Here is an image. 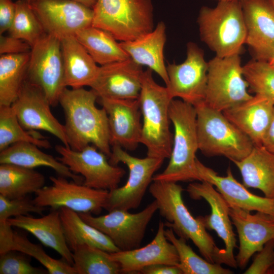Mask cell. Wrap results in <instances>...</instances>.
I'll use <instances>...</instances> for the list:
<instances>
[{
    "mask_svg": "<svg viewBox=\"0 0 274 274\" xmlns=\"http://www.w3.org/2000/svg\"><path fill=\"white\" fill-rule=\"evenodd\" d=\"M97 98L92 89L66 87L58 104L64 113V125L70 147L80 151L92 145L109 158L112 149L108 118L104 108L96 106Z\"/></svg>",
    "mask_w": 274,
    "mask_h": 274,
    "instance_id": "6da1fadb",
    "label": "cell"
},
{
    "mask_svg": "<svg viewBox=\"0 0 274 274\" xmlns=\"http://www.w3.org/2000/svg\"><path fill=\"white\" fill-rule=\"evenodd\" d=\"M149 191L166 221L164 225L178 237L191 240L207 261L221 264L222 249L216 246L198 217L194 218L188 210L182 198V187L176 182L153 181Z\"/></svg>",
    "mask_w": 274,
    "mask_h": 274,
    "instance_id": "7a4b0ae2",
    "label": "cell"
},
{
    "mask_svg": "<svg viewBox=\"0 0 274 274\" xmlns=\"http://www.w3.org/2000/svg\"><path fill=\"white\" fill-rule=\"evenodd\" d=\"M169 116L174 128L169 161L153 181L176 182L200 181L196 164L198 150L195 108L181 99H173Z\"/></svg>",
    "mask_w": 274,
    "mask_h": 274,
    "instance_id": "3957f363",
    "label": "cell"
},
{
    "mask_svg": "<svg viewBox=\"0 0 274 274\" xmlns=\"http://www.w3.org/2000/svg\"><path fill=\"white\" fill-rule=\"evenodd\" d=\"M152 71L144 72L139 100L143 117L141 143L147 150V156L169 158L173 134L170 130L169 108L173 98L166 87L154 80Z\"/></svg>",
    "mask_w": 274,
    "mask_h": 274,
    "instance_id": "277c9868",
    "label": "cell"
},
{
    "mask_svg": "<svg viewBox=\"0 0 274 274\" xmlns=\"http://www.w3.org/2000/svg\"><path fill=\"white\" fill-rule=\"evenodd\" d=\"M201 40L216 56L239 55L246 39L241 1H219L215 8L203 6L197 17Z\"/></svg>",
    "mask_w": 274,
    "mask_h": 274,
    "instance_id": "5b68a950",
    "label": "cell"
},
{
    "mask_svg": "<svg viewBox=\"0 0 274 274\" xmlns=\"http://www.w3.org/2000/svg\"><path fill=\"white\" fill-rule=\"evenodd\" d=\"M199 150L204 155L224 156L232 162L239 161L251 152V140L224 115L204 102L194 107Z\"/></svg>",
    "mask_w": 274,
    "mask_h": 274,
    "instance_id": "8992f818",
    "label": "cell"
},
{
    "mask_svg": "<svg viewBox=\"0 0 274 274\" xmlns=\"http://www.w3.org/2000/svg\"><path fill=\"white\" fill-rule=\"evenodd\" d=\"M92 9V25L120 42L133 40L154 28L151 0H97Z\"/></svg>",
    "mask_w": 274,
    "mask_h": 274,
    "instance_id": "52a82bcc",
    "label": "cell"
},
{
    "mask_svg": "<svg viewBox=\"0 0 274 274\" xmlns=\"http://www.w3.org/2000/svg\"><path fill=\"white\" fill-rule=\"evenodd\" d=\"M109 162L114 165L121 162L129 170L126 183L109 191L104 209L129 211L141 204L147 188L153 181L154 173L161 167L164 159L147 156L140 158L128 154L119 145L112 146Z\"/></svg>",
    "mask_w": 274,
    "mask_h": 274,
    "instance_id": "ba28073f",
    "label": "cell"
},
{
    "mask_svg": "<svg viewBox=\"0 0 274 274\" xmlns=\"http://www.w3.org/2000/svg\"><path fill=\"white\" fill-rule=\"evenodd\" d=\"M208 63L204 102L209 107L223 112L253 96L248 90L249 85L244 76L239 55L215 56Z\"/></svg>",
    "mask_w": 274,
    "mask_h": 274,
    "instance_id": "9c48e42d",
    "label": "cell"
},
{
    "mask_svg": "<svg viewBox=\"0 0 274 274\" xmlns=\"http://www.w3.org/2000/svg\"><path fill=\"white\" fill-rule=\"evenodd\" d=\"M26 79L41 88L51 106L58 104L66 88L61 40L46 33L31 47Z\"/></svg>",
    "mask_w": 274,
    "mask_h": 274,
    "instance_id": "30bf717a",
    "label": "cell"
},
{
    "mask_svg": "<svg viewBox=\"0 0 274 274\" xmlns=\"http://www.w3.org/2000/svg\"><path fill=\"white\" fill-rule=\"evenodd\" d=\"M157 211L158 206L154 200L134 214L121 210L99 216L89 213L78 214L85 222L106 234L120 251H125L140 247L147 226Z\"/></svg>",
    "mask_w": 274,
    "mask_h": 274,
    "instance_id": "8fae6325",
    "label": "cell"
},
{
    "mask_svg": "<svg viewBox=\"0 0 274 274\" xmlns=\"http://www.w3.org/2000/svg\"><path fill=\"white\" fill-rule=\"evenodd\" d=\"M55 150L60 155L57 159L71 172L82 176L83 184L89 187L110 191L118 187L125 174L123 168L111 164L109 157L94 145L80 151L57 145Z\"/></svg>",
    "mask_w": 274,
    "mask_h": 274,
    "instance_id": "7c38bea8",
    "label": "cell"
},
{
    "mask_svg": "<svg viewBox=\"0 0 274 274\" xmlns=\"http://www.w3.org/2000/svg\"><path fill=\"white\" fill-rule=\"evenodd\" d=\"M59 176H50L51 185L44 186L35 194V202L51 210L64 207L77 213L99 215L105 203L109 191L89 187Z\"/></svg>",
    "mask_w": 274,
    "mask_h": 274,
    "instance_id": "4fadbf2b",
    "label": "cell"
},
{
    "mask_svg": "<svg viewBox=\"0 0 274 274\" xmlns=\"http://www.w3.org/2000/svg\"><path fill=\"white\" fill-rule=\"evenodd\" d=\"M208 69L203 51L195 43L188 42L185 61L166 66L168 83L166 87L171 98L178 97L194 107L204 102Z\"/></svg>",
    "mask_w": 274,
    "mask_h": 274,
    "instance_id": "5bb4252c",
    "label": "cell"
},
{
    "mask_svg": "<svg viewBox=\"0 0 274 274\" xmlns=\"http://www.w3.org/2000/svg\"><path fill=\"white\" fill-rule=\"evenodd\" d=\"M45 32L60 40L92 25L93 10L73 0H32L30 3Z\"/></svg>",
    "mask_w": 274,
    "mask_h": 274,
    "instance_id": "9a60e30c",
    "label": "cell"
},
{
    "mask_svg": "<svg viewBox=\"0 0 274 274\" xmlns=\"http://www.w3.org/2000/svg\"><path fill=\"white\" fill-rule=\"evenodd\" d=\"M211 183L201 181L190 183L186 191L193 199H204L210 205L211 213L198 218L206 229L216 231L223 241L225 248L221 253V264L236 268L237 267L233 251L236 247L235 234L229 215L230 207L222 194Z\"/></svg>",
    "mask_w": 274,
    "mask_h": 274,
    "instance_id": "2e32d148",
    "label": "cell"
},
{
    "mask_svg": "<svg viewBox=\"0 0 274 274\" xmlns=\"http://www.w3.org/2000/svg\"><path fill=\"white\" fill-rule=\"evenodd\" d=\"M51 105L41 88L25 79L11 105L21 126L27 130H44L70 147L64 125L53 115Z\"/></svg>",
    "mask_w": 274,
    "mask_h": 274,
    "instance_id": "e0dca14e",
    "label": "cell"
},
{
    "mask_svg": "<svg viewBox=\"0 0 274 274\" xmlns=\"http://www.w3.org/2000/svg\"><path fill=\"white\" fill-rule=\"evenodd\" d=\"M241 2L246 28L245 44L253 59L267 61L274 55V6L271 0Z\"/></svg>",
    "mask_w": 274,
    "mask_h": 274,
    "instance_id": "ac0fdd59",
    "label": "cell"
},
{
    "mask_svg": "<svg viewBox=\"0 0 274 274\" xmlns=\"http://www.w3.org/2000/svg\"><path fill=\"white\" fill-rule=\"evenodd\" d=\"M144 72L130 58L100 65L90 87L98 98L138 99Z\"/></svg>",
    "mask_w": 274,
    "mask_h": 274,
    "instance_id": "d6986e66",
    "label": "cell"
},
{
    "mask_svg": "<svg viewBox=\"0 0 274 274\" xmlns=\"http://www.w3.org/2000/svg\"><path fill=\"white\" fill-rule=\"evenodd\" d=\"M229 215L239 239L236 261L237 266L244 269L251 257L274 238V217L261 212L252 214L235 207H230Z\"/></svg>",
    "mask_w": 274,
    "mask_h": 274,
    "instance_id": "ffe728a7",
    "label": "cell"
},
{
    "mask_svg": "<svg viewBox=\"0 0 274 274\" xmlns=\"http://www.w3.org/2000/svg\"><path fill=\"white\" fill-rule=\"evenodd\" d=\"M99 99L108 115L111 145L135 150L141 143L142 128L139 98Z\"/></svg>",
    "mask_w": 274,
    "mask_h": 274,
    "instance_id": "44dd1931",
    "label": "cell"
},
{
    "mask_svg": "<svg viewBox=\"0 0 274 274\" xmlns=\"http://www.w3.org/2000/svg\"><path fill=\"white\" fill-rule=\"evenodd\" d=\"M164 227V223L160 221L155 237L144 247L110 253L112 259L120 264L122 273H140L144 268L155 264L178 266L177 251L166 237Z\"/></svg>",
    "mask_w": 274,
    "mask_h": 274,
    "instance_id": "7402d4cb",
    "label": "cell"
},
{
    "mask_svg": "<svg viewBox=\"0 0 274 274\" xmlns=\"http://www.w3.org/2000/svg\"><path fill=\"white\" fill-rule=\"evenodd\" d=\"M196 164L200 181H207L216 187L229 207H235L250 212H261L274 217V198L251 193L234 178L230 167L227 170V175L222 177L197 158Z\"/></svg>",
    "mask_w": 274,
    "mask_h": 274,
    "instance_id": "603a6c76",
    "label": "cell"
},
{
    "mask_svg": "<svg viewBox=\"0 0 274 274\" xmlns=\"http://www.w3.org/2000/svg\"><path fill=\"white\" fill-rule=\"evenodd\" d=\"M223 113L251 140L254 146H260L273 117L274 104L263 96L255 94Z\"/></svg>",
    "mask_w": 274,
    "mask_h": 274,
    "instance_id": "cb8c5ba5",
    "label": "cell"
},
{
    "mask_svg": "<svg viewBox=\"0 0 274 274\" xmlns=\"http://www.w3.org/2000/svg\"><path fill=\"white\" fill-rule=\"evenodd\" d=\"M12 227L23 229L33 235L44 245L56 251L63 259L73 265L72 252L65 237L59 209L52 210L40 218L20 215L7 219Z\"/></svg>",
    "mask_w": 274,
    "mask_h": 274,
    "instance_id": "d4e9b609",
    "label": "cell"
},
{
    "mask_svg": "<svg viewBox=\"0 0 274 274\" xmlns=\"http://www.w3.org/2000/svg\"><path fill=\"white\" fill-rule=\"evenodd\" d=\"M166 39V26L160 21L152 30L120 44L131 59L155 72L167 85L168 77L163 55Z\"/></svg>",
    "mask_w": 274,
    "mask_h": 274,
    "instance_id": "484cf974",
    "label": "cell"
},
{
    "mask_svg": "<svg viewBox=\"0 0 274 274\" xmlns=\"http://www.w3.org/2000/svg\"><path fill=\"white\" fill-rule=\"evenodd\" d=\"M61 47L66 87H90L97 76L99 66L75 36L61 40Z\"/></svg>",
    "mask_w": 274,
    "mask_h": 274,
    "instance_id": "4316f807",
    "label": "cell"
},
{
    "mask_svg": "<svg viewBox=\"0 0 274 274\" xmlns=\"http://www.w3.org/2000/svg\"><path fill=\"white\" fill-rule=\"evenodd\" d=\"M246 188L260 190L265 197L274 198V154L262 145L254 146L245 158L233 162Z\"/></svg>",
    "mask_w": 274,
    "mask_h": 274,
    "instance_id": "83f0119b",
    "label": "cell"
},
{
    "mask_svg": "<svg viewBox=\"0 0 274 274\" xmlns=\"http://www.w3.org/2000/svg\"><path fill=\"white\" fill-rule=\"evenodd\" d=\"M39 148L29 142L13 144L0 151V163L15 164L30 168L48 167L55 170L59 176L83 184L84 178L82 176L74 174L57 158L43 152Z\"/></svg>",
    "mask_w": 274,
    "mask_h": 274,
    "instance_id": "f1b7e54d",
    "label": "cell"
},
{
    "mask_svg": "<svg viewBox=\"0 0 274 274\" xmlns=\"http://www.w3.org/2000/svg\"><path fill=\"white\" fill-rule=\"evenodd\" d=\"M59 209L66 241L71 251L87 244L109 253L120 251L106 234L85 222L78 213L64 207Z\"/></svg>",
    "mask_w": 274,
    "mask_h": 274,
    "instance_id": "f546056e",
    "label": "cell"
},
{
    "mask_svg": "<svg viewBox=\"0 0 274 274\" xmlns=\"http://www.w3.org/2000/svg\"><path fill=\"white\" fill-rule=\"evenodd\" d=\"M75 37L95 62L100 65L130 58L120 43L102 29L91 25L77 32Z\"/></svg>",
    "mask_w": 274,
    "mask_h": 274,
    "instance_id": "4dcf8cb0",
    "label": "cell"
},
{
    "mask_svg": "<svg viewBox=\"0 0 274 274\" xmlns=\"http://www.w3.org/2000/svg\"><path fill=\"white\" fill-rule=\"evenodd\" d=\"M44 176L34 168L12 164L0 165V195L10 199L35 193L44 186Z\"/></svg>",
    "mask_w": 274,
    "mask_h": 274,
    "instance_id": "1f68e13d",
    "label": "cell"
},
{
    "mask_svg": "<svg viewBox=\"0 0 274 274\" xmlns=\"http://www.w3.org/2000/svg\"><path fill=\"white\" fill-rule=\"evenodd\" d=\"M30 52L0 56V106H11L26 79Z\"/></svg>",
    "mask_w": 274,
    "mask_h": 274,
    "instance_id": "d6a6232c",
    "label": "cell"
},
{
    "mask_svg": "<svg viewBox=\"0 0 274 274\" xmlns=\"http://www.w3.org/2000/svg\"><path fill=\"white\" fill-rule=\"evenodd\" d=\"M72 252L77 274L122 273L120 264L112 259L110 253L100 248L83 244Z\"/></svg>",
    "mask_w": 274,
    "mask_h": 274,
    "instance_id": "836d02e7",
    "label": "cell"
},
{
    "mask_svg": "<svg viewBox=\"0 0 274 274\" xmlns=\"http://www.w3.org/2000/svg\"><path fill=\"white\" fill-rule=\"evenodd\" d=\"M19 142H29L46 149L51 147L37 131L27 130L21 126L11 106H0V151Z\"/></svg>",
    "mask_w": 274,
    "mask_h": 274,
    "instance_id": "e575fe53",
    "label": "cell"
},
{
    "mask_svg": "<svg viewBox=\"0 0 274 274\" xmlns=\"http://www.w3.org/2000/svg\"><path fill=\"white\" fill-rule=\"evenodd\" d=\"M166 237L175 247L179 263L178 267L183 274H231L233 271L213 263L197 255L187 244L185 239L177 237L170 228L165 230Z\"/></svg>",
    "mask_w": 274,
    "mask_h": 274,
    "instance_id": "d590c367",
    "label": "cell"
},
{
    "mask_svg": "<svg viewBox=\"0 0 274 274\" xmlns=\"http://www.w3.org/2000/svg\"><path fill=\"white\" fill-rule=\"evenodd\" d=\"M15 4L16 13L8 30L9 35L26 41L32 47L46 33L29 3L18 0Z\"/></svg>",
    "mask_w": 274,
    "mask_h": 274,
    "instance_id": "8d00e7d4",
    "label": "cell"
},
{
    "mask_svg": "<svg viewBox=\"0 0 274 274\" xmlns=\"http://www.w3.org/2000/svg\"><path fill=\"white\" fill-rule=\"evenodd\" d=\"M10 250H16L32 257L42 264L50 274H77L73 266L64 259H54L48 255L42 247L31 243L27 236L14 231Z\"/></svg>",
    "mask_w": 274,
    "mask_h": 274,
    "instance_id": "74e56055",
    "label": "cell"
},
{
    "mask_svg": "<svg viewBox=\"0 0 274 274\" xmlns=\"http://www.w3.org/2000/svg\"><path fill=\"white\" fill-rule=\"evenodd\" d=\"M243 74L250 91L274 104V68L267 61L253 59L243 65Z\"/></svg>",
    "mask_w": 274,
    "mask_h": 274,
    "instance_id": "f35d334b",
    "label": "cell"
},
{
    "mask_svg": "<svg viewBox=\"0 0 274 274\" xmlns=\"http://www.w3.org/2000/svg\"><path fill=\"white\" fill-rule=\"evenodd\" d=\"M26 254L10 250L0 254V274H46L48 270L35 267Z\"/></svg>",
    "mask_w": 274,
    "mask_h": 274,
    "instance_id": "ab89813d",
    "label": "cell"
},
{
    "mask_svg": "<svg viewBox=\"0 0 274 274\" xmlns=\"http://www.w3.org/2000/svg\"><path fill=\"white\" fill-rule=\"evenodd\" d=\"M46 210L47 208L38 206L27 196L10 199L0 195V221L30 213L42 215Z\"/></svg>",
    "mask_w": 274,
    "mask_h": 274,
    "instance_id": "60d3db41",
    "label": "cell"
},
{
    "mask_svg": "<svg viewBox=\"0 0 274 274\" xmlns=\"http://www.w3.org/2000/svg\"><path fill=\"white\" fill-rule=\"evenodd\" d=\"M244 273H274V238L266 243L258 252L252 263Z\"/></svg>",
    "mask_w": 274,
    "mask_h": 274,
    "instance_id": "b9f144b4",
    "label": "cell"
},
{
    "mask_svg": "<svg viewBox=\"0 0 274 274\" xmlns=\"http://www.w3.org/2000/svg\"><path fill=\"white\" fill-rule=\"evenodd\" d=\"M31 46L26 41L11 35L0 36V54L29 53Z\"/></svg>",
    "mask_w": 274,
    "mask_h": 274,
    "instance_id": "7bdbcfd3",
    "label": "cell"
},
{
    "mask_svg": "<svg viewBox=\"0 0 274 274\" xmlns=\"http://www.w3.org/2000/svg\"><path fill=\"white\" fill-rule=\"evenodd\" d=\"M16 4L12 0H0V34L8 31L13 22Z\"/></svg>",
    "mask_w": 274,
    "mask_h": 274,
    "instance_id": "ee69618b",
    "label": "cell"
},
{
    "mask_svg": "<svg viewBox=\"0 0 274 274\" xmlns=\"http://www.w3.org/2000/svg\"><path fill=\"white\" fill-rule=\"evenodd\" d=\"M143 274H183L176 265L163 264H155L147 266L140 271Z\"/></svg>",
    "mask_w": 274,
    "mask_h": 274,
    "instance_id": "f6af8a7d",
    "label": "cell"
},
{
    "mask_svg": "<svg viewBox=\"0 0 274 274\" xmlns=\"http://www.w3.org/2000/svg\"><path fill=\"white\" fill-rule=\"evenodd\" d=\"M262 145L274 154V113L270 125L263 136Z\"/></svg>",
    "mask_w": 274,
    "mask_h": 274,
    "instance_id": "bcb514c9",
    "label": "cell"
},
{
    "mask_svg": "<svg viewBox=\"0 0 274 274\" xmlns=\"http://www.w3.org/2000/svg\"><path fill=\"white\" fill-rule=\"evenodd\" d=\"M93 9L97 0H73Z\"/></svg>",
    "mask_w": 274,
    "mask_h": 274,
    "instance_id": "7dc6e473",
    "label": "cell"
},
{
    "mask_svg": "<svg viewBox=\"0 0 274 274\" xmlns=\"http://www.w3.org/2000/svg\"><path fill=\"white\" fill-rule=\"evenodd\" d=\"M268 64L274 68V55L267 61Z\"/></svg>",
    "mask_w": 274,
    "mask_h": 274,
    "instance_id": "c3c4849f",
    "label": "cell"
},
{
    "mask_svg": "<svg viewBox=\"0 0 274 274\" xmlns=\"http://www.w3.org/2000/svg\"><path fill=\"white\" fill-rule=\"evenodd\" d=\"M218 1H241L242 0H217Z\"/></svg>",
    "mask_w": 274,
    "mask_h": 274,
    "instance_id": "681fc988",
    "label": "cell"
},
{
    "mask_svg": "<svg viewBox=\"0 0 274 274\" xmlns=\"http://www.w3.org/2000/svg\"><path fill=\"white\" fill-rule=\"evenodd\" d=\"M25 1H27V2L30 3L32 0H25Z\"/></svg>",
    "mask_w": 274,
    "mask_h": 274,
    "instance_id": "f907efd6",
    "label": "cell"
},
{
    "mask_svg": "<svg viewBox=\"0 0 274 274\" xmlns=\"http://www.w3.org/2000/svg\"><path fill=\"white\" fill-rule=\"evenodd\" d=\"M271 1L272 3L273 6H274V0H271Z\"/></svg>",
    "mask_w": 274,
    "mask_h": 274,
    "instance_id": "816d5d0a",
    "label": "cell"
}]
</instances>
